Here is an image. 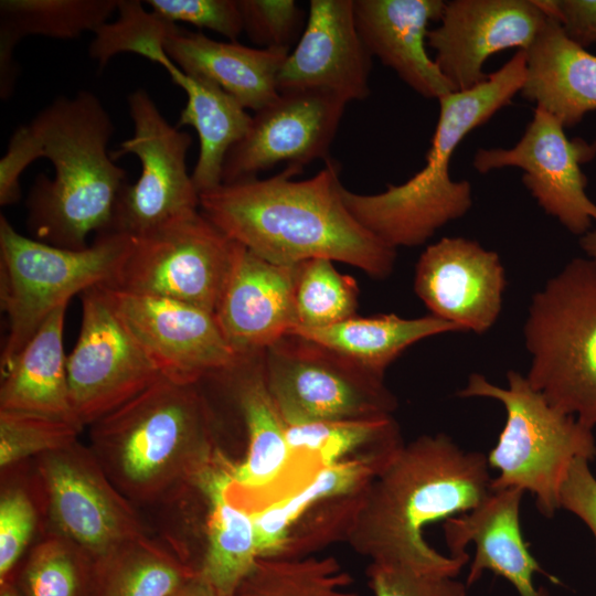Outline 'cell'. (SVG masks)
Masks as SVG:
<instances>
[{"label":"cell","instance_id":"cell-1","mask_svg":"<svg viewBox=\"0 0 596 596\" xmlns=\"http://www.w3.org/2000/svg\"><path fill=\"white\" fill-rule=\"evenodd\" d=\"M114 131L103 103L87 91L57 97L14 130L0 160L2 189L18 190L21 173L38 158L54 167L53 178L36 177L26 199L28 226L38 241L83 249L92 232L109 230L126 178L107 151Z\"/></svg>","mask_w":596,"mask_h":596},{"label":"cell","instance_id":"cell-2","mask_svg":"<svg viewBox=\"0 0 596 596\" xmlns=\"http://www.w3.org/2000/svg\"><path fill=\"white\" fill-rule=\"evenodd\" d=\"M304 169L286 166L267 179L221 184L200 194V211L236 243L278 265L326 258L387 277L396 249L383 243L344 204L334 160L310 179L291 180Z\"/></svg>","mask_w":596,"mask_h":596},{"label":"cell","instance_id":"cell-3","mask_svg":"<svg viewBox=\"0 0 596 596\" xmlns=\"http://www.w3.org/2000/svg\"><path fill=\"white\" fill-rule=\"evenodd\" d=\"M489 469L487 456L464 450L444 433L404 444L369 485L347 543L370 562L457 577L469 554L438 553L423 530L478 507L492 491Z\"/></svg>","mask_w":596,"mask_h":596},{"label":"cell","instance_id":"cell-4","mask_svg":"<svg viewBox=\"0 0 596 596\" xmlns=\"http://www.w3.org/2000/svg\"><path fill=\"white\" fill-rule=\"evenodd\" d=\"M200 384L163 376L89 426V448L134 504L172 502L198 491L225 454Z\"/></svg>","mask_w":596,"mask_h":596},{"label":"cell","instance_id":"cell-5","mask_svg":"<svg viewBox=\"0 0 596 596\" xmlns=\"http://www.w3.org/2000/svg\"><path fill=\"white\" fill-rule=\"evenodd\" d=\"M526 76L525 52L518 50L480 85L438 99L439 117L426 163L402 184L377 194H359L341 185V198L355 220L390 247L418 246L472 205L471 184L449 174L461 140L509 105Z\"/></svg>","mask_w":596,"mask_h":596},{"label":"cell","instance_id":"cell-6","mask_svg":"<svg viewBox=\"0 0 596 596\" xmlns=\"http://www.w3.org/2000/svg\"><path fill=\"white\" fill-rule=\"evenodd\" d=\"M525 377L551 406L596 427V260L574 258L531 300Z\"/></svg>","mask_w":596,"mask_h":596},{"label":"cell","instance_id":"cell-7","mask_svg":"<svg viewBox=\"0 0 596 596\" xmlns=\"http://www.w3.org/2000/svg\"><path fill=\"white\" fill-rule=\"evenodd\" d=\"M507 387L473 373L458 392L460 397H488L505 408L507 419L487 456L498 471L492 490L518 488L535 498L539 511L552 518L561 509L562 486L575 460L596 457L593 429L549 404L525 375L510 370Z\"/></svg>","mask_w":596,"mask_h":596},{"label":"cell","instance_id":"cell-8","mask_svg":"<svg viewBox=\"0 0 596 596\" xmlns=\"http://www.w3.org/2000/svg\"><path fill=\"white\" fill-rule=\"evenodd\" d=\"M134 244V236L102 232L83 249L29 238L0 216V304L8 318L1 353L4 371L58 307L85 290L111 285Z\"/></svg>","mask_w":596,"mask_h":596},{"label":"cell","instance_id":"cell-9","mask_svg":"<svg viewBox=\"0 0 596 596\" xmlns=\"http://www.w3.org/2000/svg\"><path fill=\"white\" fill-rule=\"evenodd\" d=\"M263 370L286 426L387 415L397 407L384 379L297 334L263 352Z\"/></svg>","mask_w":596,"mask_h":596},{"label":"cell","instance_id":"cell-10","mask_svg":"<svg viewBox=\"0 0 596 596\" xmlns=\"http://www.w3.org/2000/svg\"><path fill=\"white\" fill-rule=\"evenodd\" d=\"M238 247L198 211L134 236L128 257L108 286L214 312Z\"/></svg>","mask_w":596,"mask_h":596},{"label":"cell","instance_id":"cell-11","mask_svg":"<svg viewBox=\"0 0 596 596\" xmlns=\"http://www.w3.org/2000/svg\"><path fill=\"white\" fill-rule=\"evenodd\" d=\"M33 482L49 531L94 561L147 535L134 503L113 485L91 448L78 440L34 458Z\"/></svg>","mask_w":596,"mask_h":596},{"label":"cell","instance_id":"cell-12","mask_svg":"<svg viewBox=\"0 0 596 596\" xmlns=\"http://www.w3.org/2000/svg\"><path fill=\"white\" fill-rule=\"evenodd\" d=\"M127 100L134 135L110 156L135 155L141 172L134 184L121 188L108 231L139 236L198 212L200 194L187 169L192 137L171 126L145 89Z\"/></svg>","mask_w":596,"mask_h":596},{"label":"cell","instance_id":"cell-13","mask_svg":"<svg viewBox=\"0 0 596 596\" xmlns=\"http://www.w3.org/2000/svg\"><path fill=\"white\" fill-rule=\"evenodd\" d=\"M66 374L71 407L83 428L161 377L100 286L82 292L81 330L66 356Z\"/></svg>","mask_w":596,"mask_h":596},{"label":"cell","instance_id":"cell-14","mask_svg":"<svg viewBox=\"0 0 596 596\" xmlns=\"http://www.w3.org/2000/svg\"><path fill=\"white\" fill-rule=\"evenodd\" d=\"M100 287L161 376L200 384L240 361L242 355L228 343L214 312L178 300Z\"/></svg>","mask_w":596,"mask_h":596},{"label":"cell","instance_id":"cell-15","mask_svg":"<svg viewBox=\"0 0 596 596\" xmlns=\"http://www.w3.org/2000/svg\"><path fill=\"white\" fill-rule=\"evenodd\" d=\"M596 156V142L570 139L561 121L535 107L521 139L511 148H480L472 159L479 173L515 167L538 204L568 232L583 236L596 221V204L586 194L582 164Z\"/></svg>","mask_w":596,"mask_h":596},{"label":"cell","instance_id":"cell-16","mask_svg":"<svg viewBox=\"0 0 596 596\" xmlns=\"http://www.w3.org/2000/svg\"><path fill=\"white\" fill-rule=\"evenodd\" d=\"M348 103L321 91H285L256 111L245 136L227 152L222 184L256 179L278 163L330 160L329 151Z\"/></svg>","mask_w":596,"mask_h":596},{"label":"cell","instance_id":"cell-17","mask_svg":"<svg viewBox=\"0 0 596 596\" xmlns=\"http://www.w3.org/2000/svg\"><path fill=\"white\" fill-rule=\"evenodd\" d=\"M547 20L536 0L445 1L439 25L428 30L427 45L454 92L483 83L487 60L501 51H525Z\"/></svg>","mask_w":596,"mask_h":596},{"label":"cell","instance_id":"cell-18","mask_svg":"<svg viewBox=\"0 0 596 596\" xmlns=\"http://www.w3.org/2000/svg\"><path fill=\"white\" fill-rule=\"evenodd\" d=\"M505 274L499 255L465 237H443L419 256L414 290L430 315L464 332H487L502 309Z\"/></svg>","mask_w":596,"mask_h":596},{"label":"cell","instance_id":"cell-19","mask_svg":"<svg viewBox=\"0 0 596 596\" xmlns=\"http://www.w3.org/2000/svg\"><path fill=\"white\" fill-rule=\"evenodd\" d=\"M372 55L354 19L353 0H311L295 49L277 75L278 92L321 91L347 103L370 95Z\"/></svg>","mask_w":596,"mask_h":596},{"label":"cell","instance_id":"cell-20","mask_svg":"<svg viewBox=\"0 0 596 596\" xmlns=\"http://www.w3.org/2000/svg\"><path fill=\"white\" fill-rule=\"evenodd\" d=\"M295 277L296 265L270 263L240 244L214 311L238 354L263 352L296 328Z\"/></svg>","mask_w":596,"mask_h":596},{"label":"cell","instance_id":"cell-21","mask_svg":"<svg viewBox=\"0 0 596 596\" xmlns=\"http://www.w3.org/2000/svg\"><path fill=\"white\" fill-rule=\"evenodd\" d=\"M263 352L244 354L232 369L213 376L230 385L245 425L246 453L242 461L233 462L227 497L251 514L258 511L290 458L287 426L265 382Z\"/></svg>","mask_w":596,"mask_h":596},{"label":"cell","instance_id":"cell-22","mask_svg":"<svg viewBox=\"0 0 596 596\" xmlns=\"http://www.w3.org/2000/svg\"><path fill=\"white\" fill-rule=\"evenodd\" d=\"M524 491L518 488L492 490L475 509L444 521L445 541L451 556L466 554L473 543L476 553L466 584L477 583L489 570L505 578L520 596H550L536 588L533 575L540 573L553 582L529 550L524 540L520 508Z\"/></svg>","mask_w":596,"mask_h":596},{"label":"cell","instance_id":"cell-23","mask_svg":"<svg viewBox=\"0 0 596 596\" xmlns=\"http://www.w3.org/2000/svg\"><path fill=\"white\" fill-rule=\"evenodd\" d=\"M444 6L443 0H353L355 25L369 53L426 98L454 93L426 51L428 24L439 20Z\"/></svg>","mask_w":596,"mask_h":596},{"label":"cell","instance_id":"cell-24","mask_svg":"<svg viewBox=\"0 0 596 596\" xmlns=\"http://www.w3.org/2000/svg\"><path fill=\"white\" fill-rule=\"evenodd\" d=\"M169 58L185 74L207 79L255 113L279 95L278 72L288 50L255 49L222 42L172 24L163 43Z\"/></svg>","mask_w":596,"mask_h":596},{"label":"cell","instance_id":"cell-25","mask_svg":"<svg viewBox=\"0 0 596 596\" xmlns=\"http://www.w3.org/2000/svg\"><path fill=\"white\" fill-rule=\"evenodd\" d=\"M526 76L520 94L564 128L596 110V55L573 43L550 17L525 51Z\"/></svg>","mask_w":596,"mask_h":596},{"label":"cell","instance_id":"cell-26","mask_svg":"<svg viewBox=\"0 0 596 596\" xmlns=\"http://www.w3.org/2000/svg\"><path fill=\"white\" fill-rule=\"evenodd\" d=\"M67 305L55 309L43 321L1 372L0 409L41 414L79 425L71 407L67 355L63 348Z\"/></svg>","mask_w":596,"mask_h":596},{"label":"cell","instance_id":"cell-27","mask_svg":"<svg viewBox=\"0 0 596 596\" xmlns=\"http://www.w3.org/2000/svg\"><path fill=\"white\" fill-rule=\"evenodd\" d=\"M232 466L224 454L199 487L206 512L196 571L224 596L233 595L258 558L253 515L227 497Z\"/></svg>","mask_w":596,"mask_h":596},{"label":"cell","instance_id":"cell-28","mask_svg":"<svg viewBox=\"0 0 596 596\" xmlns=\"http://www.w3.org/2000/svg\"><path fill=\"white\" fill-rule=\"evenodd\" d=\"M152 62L164 67L187 94V105L180 113L177 127L191 126L199 136V157L191 173L195 189L201 194L217 188L222 184L225 157L247 132L252 116L214 83L182 72L164 50Z\"/></svg>","mask_w":596,"mask_h":596},{"label":"cell","instance_id":"cell-29","mask_svg":"<svg viewBox=\"0 0 596 596\" xmlns=\"http://www.w3.org/2000/svg\"><path fill=\"white\" fill-rule=\"evenodd\" d=\"M446 332L464 331L433 315L405 319L389 313L353 316L324 328L295 329L291 334L317 342L384 379L387 366L408 347L425 338Z\"/></svg>","mask_w":596,"mask_h":596},{"label":"cell","instance_id":"cell-30","mask_svg":"<svg viewBox=\"0 0 596 596\" xmlns=\"http://www.w3.org/2000/svg\"><path fill=\"white\" fill-rule=\"evenodd\" d=\"M119 0H1L0 1V95L9 98L18 67L13 51L21 39L43 35L74 40L83 32H96L117 10Z\"/></svg>","mask_w":596,"mask_h":596},{"label":"cell","instance_id":"cell-31","mask_svg":"<svg viewBox=\"0 0 596 596\" xmlns=\"http://www.w3.org/2000/svg\"><path fill=\"white\" fill-rule=\"evenodd\" d=\"M405 443L356 453L322 470L300 493L254 513L258 557H275L289 528L318 501L349 494L368 487Z\"/></svg>","mask_w":596,"mask_h":596},{"label":"cell","instance_id":"cell-32","mask_svg":"<svg viewBox=\"0 0 596 596\" xmlns=\"http://www.w3.org/2000/svg\"><path fill=\"white\" fill-rule=\"evenodd\" d=\"M196 574L187 558L143 535L94 561L92 596H173Z\"/></svg>","mask_w":596,"mask_h":596},{"label":"cell","instance_id":"cell-33","mask_svg":"<svg viewBox=\"0 0 596 596\" xmlns=\"http://www.w3.org/2000/svg\"><path fill=\"white\" fill-rule=\"evenodd\" d=\"M353 578L332 555L258 557L232 596H358Z\"/></svg>","mask_w":596,"mask_h":596},{"label":"cell","instance_id":"cell-34","mask_svg":"<svg viewBox=\"0 0 596 596\" xmlns=\"http://www.w3.org/2000/svg\"><path fill=\"white\" fill-rule=\"evenodd\" d=\"M22 596H92L94 560L65 538L47 531L20 564Z\"/></svg>","mask_w":596,"mask_h":596},{"label":"cell","instance_id":"cell-35","mask_svg":"<svg viewBox=\"0 0 596 596\" xmlns=\"http://www.w3.org/2000/svg\"><path fill=\"white\" fill-rule=\"evenodd\" d=\"M286 436L290 450L313 456L324 469L362 450L403 441L392 414L291 425Z\"/></svg>","mask_w":596,"mask_h":596},{"label":"cell","instance_id":"cell-36","mask_svg":"<svg viewBox=\"0 0 596 596\" xmlns=\"http://www.w3.org/2000/svg\"><path fill=\"white\" fill-rule=\"evenodd\" d=\"M358 301L356 281L340 274L332 260L313 258L296 265L295 329L324 328L344 321L355 316Z\"/></svg>","mask_w":596,"mask_h":596},{"label":"cell","instance_id":"cell-37","mask_svg":"<svg viewBox=\"0 0 596 596\" xmlns=\"http://www.w3.org/2000/svg\"><path fill=\"white\" fill-rule=\"evenodd\" d=\"M368 487L349 494L323 499L310 507L289 528L275 557H306L329 544L341 541L347 543Z\"/></svg>","mask_w":596,"mask_h":596},{"label":"cell","instance_id":"cell-38","mask_svg":"<svg viewBox=\"0 0 596 596\" xmlns=\"http://www.w3.org/2000/svg\"><path fill=\"white\" fill-rule=\"evenodd\" d=\"M82 430L83 427L68 421L0 409L1 471L77 441Z\"/></svg>","mask_w":596,"mask_h":596},{"label":"cell","instance_id":"cell-39","mask_svg":"<svg viewBox=\"0 0 596 596\" xmlns=\"http://www.w3.org/2000/svg\"><path fill=\"white\" fill-rule=\"evenodd\" d=\"M117 11L118 19L99 28L89 45V55L100 68L118 53L141 55L152 43L164 42L174 24L146 11L137 0H119Z\"/></svg>","mask_w":596,"mask_h":596},{"label":"cell","instance_id":"cell-40","mask_svg":"<svg viewBox=\"0 0 596 596\" xmlns=\"http://www.w3.org/2000/svg\"><path fill=\"white\" fill-rule=\"evenodd\" d=\"M40 499L32 487L2 480L0 494V584L14 579L36 530Z\"/></svg>","mask_w":596,"mask_h":596},{"label":"cell","instance_id":"cell-41","mask_svg":"<svg viewBox=\"0 0 596 596\" xmlns=\"http://www.w3.org/2000/svg\"><path fill=\"white\" fill-rule=\"evenodd\" d=\"M243 32L260 49L291 50L307 15L294 0H237Z\"/></svg>","mask_w":596,"mask_h":596},{"label":"cell","instance_id":"cell-42","mask_svg":"<svg viewBox=\"0 0 596 596\" xmlns=\"http://www.w3.org/2000/svg\"><path fill=\"white\" fill-rule=\"evenodd\" d=\"M374 596H467L468 585L444 573L372 561L365 570Z\"/></svg>","mask_w":596,"mask_h":596},{"label":"cell","instance_id":"cell-43","mask_svg":"<svg viewBox=\"0 0 596 596\" xmlns=\"http://www.w3.org/2000/svg\"><path fill=\"white\" fill-rule=\"evenodd\" d=\"M146 3L166 21L205 28L231 41L243 32L237 0H148Z\"/></svg>","mask_w":596,"mask_h":596},{"label":"cell","instance_id":"cell-44","mask_svg":"<svg viewBox=\"0 0 596 596\" xmlns=\"http://www.w3.org/2000/svg\"><path fill=\"white\" fill-rule=\"evenodd\" d=\"M589 464L584 458L574 461L562 486L560 504L588 528L596 545V477Z\"/></svg>","mask_w":596,"mask_h":596},{"label":"cell","instance_id":"cell-45","mask_svg":"<svg viewBox=\"0 0 596 596\" xmlns=\"http://www.w3.org/2000/svg\"><path fill=\"white\" fill-rule=\"evenodd\" d=\"M547 17L555 19L564 34L576 45L586 49L596 43V1L536 0Z\"/></svg>","mask_w":596,"mask_h":596},{"label":"cell","instance_id":"cell-46","mask_svg":"<svg viewBox=\"0 0 596 596\" xmlns=\"http://www.w3.org/2000/svg\"><path fill=\"white\" fill-rule=\"evenodd\" d=\"M173 596H224L209 582L196 574L184 584Z\"/></svg>","mask_w":596,"mask_h":596},{"label":"cell","instance_id":"cell-47","mask_svg":"<svg viewBox=\"0 0 596 596\" xmlns=\"http://www.w3.org/2000/svg\"><path fill=\"white\" fill-rule=\"evenodd\" d=\"M579 246L586 253L588 258L596 260V230L588 231L579 237Z\"/></svg>","mask_w":596,"mask_h":596},{"label":"cell","instance_id":"cell-48","mask_svg":"<svg viewBox=\"0 0 596 596\" xmlns=\"http://www.w3.org/2000/svg\"><path fill=\"white\" fill-rule=\"evenodd\" d=\"M0 596H22L14 579L0 584Z\"/></svg>","mask_w":596,"mask_h":596}]
</instances>
